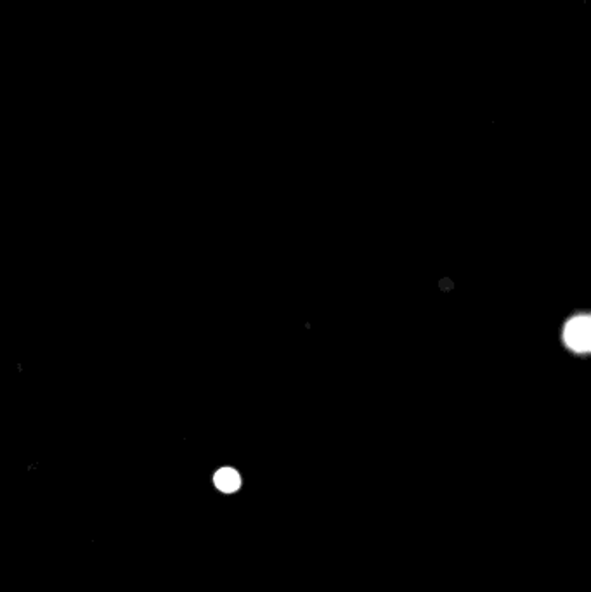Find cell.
Wrapping results in <instances>:
<instances>
[{"mask_svg":"<svg viewBox=\"0 0 591 592\" xmlns=\"http://www.w3.org/2000/svg\"><path fill=\"white\" fill-rule=\"evenodd\" d=\"M563 343L576 353H586L591 348V321L588 315H576L563 329Z\"/></svg>","mask_w":591,"mask_h":592,"instance_id":"cell-1","label":"cell"},{"mask_svg":"<svg viewBox=\"0 0 591 592\" xmlns=\"http://www.w3.org/2000/svg\"><path fill=\"white\" fill-rule=\"evenodd\" d=\"M213 483L220 492L233 493L241 486V476L236 469L233 468H222L215 473L213 476Z\"/></svg>","mask_w":591,"mask_h":592,"instance_id":"cell-2","label":"cell"}]
</instances>
